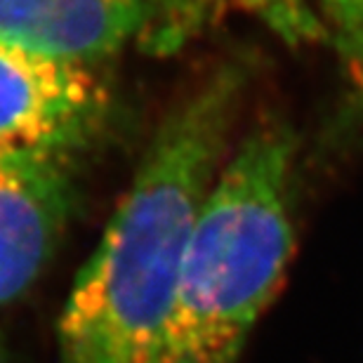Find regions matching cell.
Listing matches in <instances>:
<instances>
[{
	"mask_svg": "<svg viewBox=\"0 0 363 363\" xmlns=\"http://www.w3.org/2000/svg\"><path fill=\"white\" fill-rule=\"evenodd\" d=\"M245 85L210 74L165 116L60 318V363H158L201 213Z\"/></svg>",
	"mask_w": 363,
	"mask_h": 363,
	"instance_id": "1",
	"label": "cell"
},
{
	"mask_svg": "<svg viewBox=\"0 0 363 363\" xmlns=\"http://www.w3.org/2000/svg\"><path fill=\"white\" fill-rule=\"evenodd\" d=\"M297 144L262 123L229 151L189 245L158 363H234L295 250Z\"/></svg>",
	"mask_w": 363,
	"mask_h": 363,
	"instance_id": "2",
	"label": "cell"
},
{
	"mask_svg": "<svg viewBox=\"0 0 363 363\" xmlns=\"http://www.w3.org/2000/svg\"><path fill=\"white\" fill-rule=\"evenodd\" d=\"M206 0H0V43L97 71L128 50L168 52L199 31Z\"/></svg>",
	"mask_w": 363,
	"mask_h": 363,
	"instance_id": "3",
	"label": "cell"
},
{
	"mask_svg": "<svg viewBox=\"0 0 363 363\" xmlns=\"http://www.w3.org/2000/svg\"><path fill=\"white\" fill-rule=\"evenodd\" d=\"M111 92L94 69L0 43V149L81 154L104 133Z\"/></svg>",
	"mask_w": 363,
	"mask_h": 363,
	"instance_id": "4",
	"label": "cell"
},
{
	"mask_svg": "<svg viewBox=\"0 0 363 363\" xmlns=\"http://www.w3.org/2000/svg\"><path fill=\"white\" fill-rule=\"evenodd\" d=\"M76 156L0 149V307L24 295L52 257L76 206Z\"/></svg>",
	"mask_w": 363,
	"mask_h": 363,
	"instance_id": "5",
	"label": "cell"
},
{
	"mask_svg": "<svg viewBox=\"0 0 363 363\" xmlns=\"http://www.w3.org/2000/svg\"><path fill=\"white\" fill-rule=\"evenodd\" d=\"M279 35L288 45L321 40L323 19L311 0H224Z\"/></svg>",
	"mask_w": 363,
	"mask_h": 363,
	"instance_id": "6",
	"label": "cell"
},
{
	"mask_svg": "<svg viewBox=\"0 0 363 363\" xmlns=\"http://www.w3.org/2000/svg\"><path fill=\"white\" fill-rule=\"evenodd\" d=\"M316 5L321 19H330L340 38L363 52V0H316Z\"/></svg>",
	"mask_w": 363,
	"mask_h": 363,
	"instance_id": "7",
	"label": "cell"
},
{
	"mask_svg": "<svg viewBox=\"0 0 363 363\" xmlns=\"http://www.w3.org/2000/svg\"><path fill=\"white\" fill-rule=\"evenodd\" d=\"M0 359H3V357H0Z\"/></svg>",
	"mask_w": 363,
	"mask_h": 363,
	"instance_id": "8",
	"label": "cell"
}]
</instances>
